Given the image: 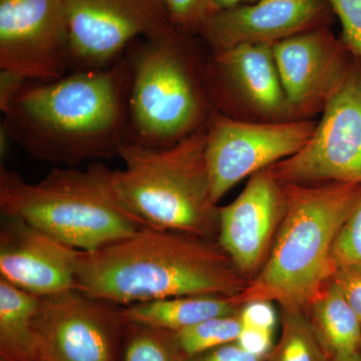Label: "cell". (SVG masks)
<instances>
[{"instance_id":"6da1fadb","label":"cell","mask_w":361,"mask_h":361,"mask_svg":"<svg viewBox=\"0 0 361 361\" xmlns=\"http://www.w3.org/2000/svg\"><path fill=\"white\" fill-rule=\"evenodd\" d=\"M130 63L26 80L4 106L1 129L37 160L73 167L118 156L127 141Z\"/></svg>"},{"instance_id":"7a4b0ae2","label":"cell","mask_w":361,"mask_h":361,"mask_svg":"<svg viewBox=\"0 0 361 361\" xmlns=\"http://www.w3.org/2000/svg\"><path fill=\"white\" fill-rule=\"evenodd\" d=\"M247 283L219 244L152 227L94 251H78L75 265V288L120 306L180 296H236Z\"/></svg>"},{"instance_id":"3957f363","label":"cell","mask_w":361,"mask_h":361,"mask_svg":"<svg viewBox=\"0 0 361 361\" xmlns=\"http://www.w3.org/2000/svg\"><path fill=\"white\" fill-rule=\"evenodd\" d=\"M283 184L286 208L264 264L237 295L249 301L279 303L302 310L336 273L337 235L361 200V185L353 183Z\"/></svg>"},{"instance_id":"277c9868","label":"cell","mask_w":361,"mask_h":361,"mask_svg":"<svg viewBox=\"0 0 361 361\" xmlns=\"http://www.w3.org/2000/svg\"><path fill=\"white\" fill-rule=\"evenodd\" d=\"M0 211L85 252L110 245L146 227L121 201L114 170L99 161L87 170L54 169L37 183L1 166Z\"/></svg>"},{"instance_id":"5b68a950","label":"cell","mask_w":361,"mask_h":361,"mask_svg":"<svg viewBox=\"0 0 361 361\" xmlns=\"http://www.w3.org/2000/svg\"><path fill=\"white\" fill-rule=\"evenodd\" d=\"M125 169L114 170L116 191L146 227L210 239L218 233L219 208L211 195L206 126L167 148L125 142Z\"/></svg>"},{"instance_id":"8992f818","label":"cell","mask_w":361,"mask_h":361,"mask_svg":"<svg viewBox=\"0 0 361 361\" xmlns=\"http://www.w3.org/2000/svg\"><path fill=\"white\" fill-rule=\"evenodd\" d=\"M193 35L176 30L137 40L128 49L130 82L126 142L167 148L205 127L211 113L189 42Z\"/></svg>"},{"instance_id":"52a82bcc","label":"cell","mask_w":361,"mask_h":361,"mask_svg":"<svg viewBox=\"0 0 361 361\" xmlns=\"http://www.w3.org/2000/svg\"><path fill=\"white\" fill-rule=\"evenodd\" d=\"M281 183L361 185V61L353 56L325 99L322 120L295 155L271 166Z\"/></svg>"},{"instance_id":"ba28073f","label":"cell","mask_w":361,"mask_h":361,"mask_svg":"<svg viewBox=\"0 0 361 361\" xmlns=\"http://www.w3.org/2000/svg\"><path fill=\"white\" fill-rule=\"evenodd\" d=\"M71 71L115 65L140 39L177 30L164 0H66Z\"/></svg>"},{"instance_id":"9c48e42d","label":"cell","mask_w":361,"mask_h":361,"mask_svg":"<svg viewBox=\"0 0 361 361\" xmlns=\"http://www.w3.org/2000/svg\"><path fill=\"white\" fill-rule=\"evenodd\" d=\"M314 129L315 123L308 121L249 123L211 113L206 123V159L214 204L245 178L295 155Z\"/></svg>"},{"instance_id":"30bf717a","label":"cell","mask_w":361,"mask_h":361,"mask_svg":"<svg viewBox=\"0 0 361 361\" xmlns=\"http://www.w3.org/2000/svg\"><path fill=\"white\" fill-rule=\"evenodd\" d=\"M33 327L44 361H116L126 322L122 306L73 288L39 297Z\"/></svg>"},{"instance_id":"8fae6325","label":"cell","mask_w":361,"mask_h":361,"mask_svg":"<svg viewBox=\"0 0 361 361\" xmlns=\"http://www.w3.org/2000/svg\"><path fill=\"white\" fill-rule=\"evenodd\" d=\"M0 71L35 82L70 73L66 0H0Z\"/></svg>"},{"instance_id":"7c38bea8","label":"cell","mask_w":361,"mask_h":361,"mask_svg":"<svg viewBox=\"0 0 361 361\" xmlns=\"http://www.w3.org/2000/svg\"><path fill=\"white\" fill-rule=\"evenodd\" d=\"M285 208L283 184L270 168L252 175L239 196L219 208L218 244L244 277L264 264Z\"/></svg>"},{"instance_id":"4fadbf2b","label":"cell","mask_w":361,"mask_h":361,"mask_svg":"<svg viewBox=\"0 0 361 361\" xmlns=\"http://www.w3.org/2000/svg\"><path fill=\"white\" fill-rule=\"evenodd\" d=\"M331 13L329 0H257L211 14L198 35L213 51L244 44H276L323 27Z\"/></svg>"},{"instance_id":"5bb4252c","label":"cell","mask_w":361,"mask_h":361,"mask_svg":"<svg viewBox=\"0 0 361 361\" xmlns=\"http://www.w3.org/2000/svg\"><path fill=\"white\" fill-rule=\"evenodd\" d=\"M2 217L0 278L37 297L75 288L80 250L18 218Z\"/></svg>"},{"instance_id":"9a60e30c","label":"cell","mask_w":361,"mask_h":361,"mask_svg":"<svg viewBox=\"0 0 361 361\" xmlns=\"http://www.w3.org/2000/svg\"><path fill=\"white\" fill-rule=\"evenodd\" d=\"M345 45L325 27L315 28L273 44L280 80L290 111L326 99L349 61Z\"/></svg>"},{"instance_id":"2e32d148","label":"cell","mask_w":361,"mask_h":361,"mask_svg":"<svg viewBox=\"0 0 361 361\" xmlns=\"http://www.w3.org/2000/svg\"><path fill=\"white\" fill-rule=\"evenodd\" d=\"M274 44H244L213 51L206 82L215 92L231 89L265 115L290 111L273 54Z\"/></svg>"},{"instance_id":"e0dca14e","label":"cell","mask_w":361,"mask_h":361,"mask_svg":"<svg viewBox=\"0 0 361 361\" xmlns=\"http://www.w3.org/2000/svg\"><path fill=\"white\" fill-rule=\"evenodd\" d=\"M236 296L173 297L122 306V315L126 323L178 332L209 318L236 314L241 308Z\"/></svg>"},{"instance_id":"ac0fdd59","label":"cell","mask_w":361,"mask_h":361,"mask_svg":"<svg viewBox=\"0 0 361 361\" xmlns=\"http://www.w3.org/2000/svg\"><path fill=\"white\" fill-rule=\"evenodd\" d=\"M39 297L0 278V357L1 361H44L33 318Z\"/></svg>"},{"instance_id":"d6986e66","label":"cell","mask_w":361,"mask_h":361,"mask_svg":"<svg viewBox=\"0 0 361 361\" xmlns=\"http://www.w3.org/2000/svg\"><path fill=\"white\" fill-rule=\"evenodd\" d=\"M310 307L318 331L334 357L361 361V322L334 280Z\"/></svg>"},{"instance_id":"ffe728a7","label":"cell","mask_w":361,"mask_h":361,"mask_svg":"<svg viewBox=\"0 0 361 361\" xmlns=\"http://www.w3.org/2000/svg\"><path fill=\"white\" fill-rule=\"evenodd\" d=\"M241 330L239 314H232L209 318L175 332V336L182 355L191 358L225 344L236 342Z\"/></svg>"},{"instance_id":"44dd1931","label":"cell","mask_w":361,"mask_h":361,"mask_svg":"<svg viewBox=\"0 0 361 361\" xmlns=\"http://www.w3.org/2000/svg\"><path fill=\"white\" fill-rule=\"evenodd\" d=\"M129 329L123 361H180L175 332L126 323Z\"/></svg>"},{"instance_id":"7402d4cb","label":"cell","mask_w":361,"mask_h":361,"mask_svg":"<svg viewBox=\"0 0 361 361\" xmlns=\"http://www.w3.org/2000/svg\"><path fill=\"white\" fill-rule=\"evenodd\" d=\"M284 310V336L278 361H316L314 341L301 310Z\"/></svg>"},{"instance_id":"603a6c76","label":"cell","mask_w":361,"mask_h":361,"mask_svg":"<svg viewBox=\"0 0 361 361\" xmlns=\"http://www.w3.org/2000/svg\"><path fill=\"white\" fill-rule=\"evenodd\" d=\"M336 269H361V200L337 235L334 246Z\"/></svg>"},{"instance_id":"cb8c5ba5","label":"cell","mask_w":361,"mask_h":361,"mask_svg":"<svg viewBox=\"0 0 361 361\" xmlns=\"http://www.w3.org/2000/svg\"><path fill=\"white\" fill-rule=\"evenodd\" d=\"M342 27V44L361 61V0H329Z\"/></svg>"},{"instance_id":"d4e9b609","label":"cell","mask_w":361,"mask_h":361,"mask_svg":"<svg viewBox=\"0 0 361 361\" xmlns=\"http://www.w3.org/2000/svg\"><path fill=\"white\" fill-rule=\"evenodd\" d=\"M177 30L198 35L202 25L210 16L209 0H164Z\"/></svg>"},{"instance_id":"484cf974","label":"cell","mask_w":361,"mask_h":361,"mask_svg":"<svg viewBox=\"0 0 361 361\" xmlns=\"http://www.w3.org/2000/svg\"><path fill=\"white\" fill-rule=\"evenodd\" d=\"M239 318L242 326L274 331L277 313L272 302L266 300L249 301L241 306Z\"/></svg>"},{"instance_id":"4316f807","label":"cell","mask_w":361,"mask_h":361,"mask_svg":"<svg viewBox=\"0 0 361 361\" xmlns=\"http://www.w3.org/2000/svg\"><path fill=\"white\" fill-rule=\"evenodd\" d=\"M361 322V269L341 268L332 278Z\"/></svg>"},{"instance_id":"83f0119b","label":"cell","mask_w":361,"mask_h":361,"mask_svg":"<svg viewBox=\"0 0 361 361\" xmlns=\"http://www.w3.org/2000/svg\"><path fill=\"white\" fill-rule=\"evenodd\" d=\"M273 332L267 330L242 326L236 343L251 355L262 357L269 353L272 346Z\"/></svg>"},{"instance_id":"f1b7e54d","label":"cell","mask_w":361,"mask_h":361,"mask_svg":"<svg viewBox=\"0 0 361 361\" xmlns=\"http://www.w3.org/2000/svg\"><path fill=\"white\" fill-rule=\"evenodd\" d=\"M194 361H260L258 356L251 355L238 343H228L207 351L194 357Z\"/></svg>"},{"instance_id":"f546056e","label":"cell","mask_w":361,"mask_h":361,"mask_svg":"<svg viewBox=\"0 0 361 361\" xmlns=\"http://www.w3.org/2000/svg\"><path fill=\"white\" fill-rule=\"evenodd\" d=\"M251 1L255 2L257 1V0H209L210 16L211 14L217 13V11H223V9L229 8V7L239 6V4Z\"/></svg>"},{"instance_id":"4dcf8cb0","label":"cell","mask_w":361,"mask_h":361,"mask_svg":"<svg viewBox=\"0 0 361 361\" xmlns=\"http://www.w3.org/2000/svg\"><path fill=\"white\" fill-rule=\"evenodd\" d=\"M334 361H345V360H338V358L334 357Z\"/></svg>"}]
</instances>
